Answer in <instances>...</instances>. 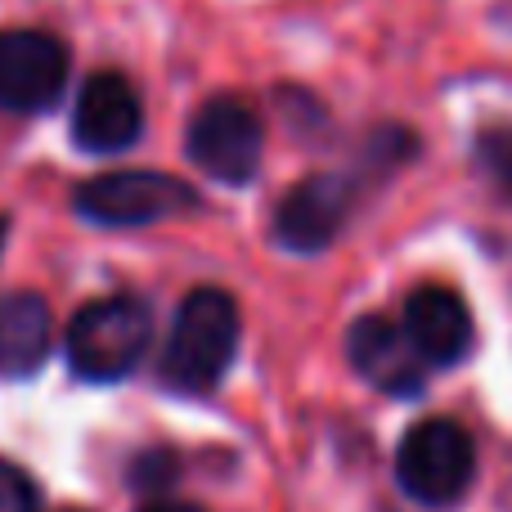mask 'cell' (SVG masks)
Segmentation results:
<instances>
[{"label":"cell","instance_id":"15","mask_svg":"<svg viewBox=\"0 0 512 512\" xmlns=\"http://www.w3.org/2000/svg\"><path fill=\"white\" fill-rule=\"evenodd\" d=\"M140 512H203L198 504H180V499H153V504H144Z\"/></svg>","mask_w":512,"mask_h":512},{"label":"cell","instance_id":"14","mask_svg":"<svg viewBox=\"0 0 512 512\" xmlns=\"http://www.w3.org/2000/svg\"><path fill=\"white\" fill-rule=\"evenodd\" d=\"M481 158H486L490 176L512 194V131H495L481 140Z\"/></svg>","mask_w":512,"mask_h":512},{"label":"cell","instance_id":"13","mask_svg":"<svg viewBox=\"0 0 512 512\" xmlns=\"http://www.w3.org/2000/svg\"><path fill=\"white\" fill-rule=\"evenodd\" d=\"M176 472H180L176 454H167V450H149V454H140V459H135V468H131V486H140V490H149V495H158V490H167L171 481H176Z\"/></svg>","mask_w":512,"mask_h":512},{"label":"cell","instance_id":"1","mask_svg":"<svg viewBox=\"0 0 512 512\" xmlns=\"http://www.w3.org/2000/svg\"><path fill=\"white\" fill-rule=\"evenodd\" d=\"M239 306L221 288H194L176 310V324L167 333L158 360V378L180 396H207L221 387L239 351Z\"/></svg>","mask_w":512,"mask_h":512},{"label":"cell","instance_id":"12","mask_svg":"<svg viewBox=\"0 0 512 512\" xmlns=\"http://www.w3.org/2000/svg\"><path fill=\"white\" fill-rule=\"evenodd\" d=\"M0 512H41L36 481L9 459H0Z\"/></svg>","mask_w":512,"mask_h":512},{"label":"cell","instance_id":"6","mask_svg":"<svg viewBox=\"0 0 512 512\" xmlns=\"http://www.w3.org/2000/svg\"><path fill=\"white\" fill-rule=\"evenodd\" d=\"M68 86V45L36 27L0 32V108L45 113Z\"/></svg>","mask_w":512,"mask_h":512},{"label":"cell","instance_id":"4","mask_svg":"<svg viewBox=\"0 0 512 512\" xmlns=\"http://www.w3.org/2000/svg\"><path fill=\"white\" fill-rule=\"evenodd\" d=\"M265 126L252 104L234 95H216L189 122V158L221 185H248L261 171Z\"/></svg>","mask_w":512,"mask_h":512},{"label":"cell","instance_id":"5","mask_svg":"<svg viewBox=\"0 0 512 512\" xmlns=\"http://www.w3.org/2000/svg\"><path fill=\"white\" fill-rule=\"evenodd\" d=\"M72 203L95 225L135 230V225H153L176 212H189L198 198L185 180L167 176V171H108V176H95V180H86V185H77Z\"/></svg>","mask_w":512,"mask_h":512},{"label":"cell","instance_id":"7","mask_svg":"<svg viewBox=\"0 0 512 512\" xmlns=\"http://www.w3.org/2000/svg\"><path fill=\"white\" fill-rule=\"evenodd\" d=\"M400 328H405L409 346L418 351V360L427 369H454V364L468 360L472 342H477L468 301L454 288H441V283H427V288L409 292Z\"/></svg>","mask_w":512,"mask_h":512},{"label":"cell","instance_id":"16","mask_svg":"<svg viewBox=\"0 0 512 512\" xmlns=\"http://www.w3.org/2000/svg\"><path fill=\"white\" fill-rule=\"evenodd\" d=\"M68 512H81V508H68Z\"/></svg>","mask_w":512,"mask_h":512},{"label":"cell","instance_id":"3","mask_svg":"<svg viewBox=\"0 0 512 512\" xmlns=\"http://www.w3.org/2000/svg\"><path fill=\"white\" fill-rule=\"evenodd\" d=\"M149 351V306L131 292L81 306L68 324V369L81 382H122Z\"/></svg>","mask_w":512,"mask_h":512},{"label":"cell","instance_id":"2","mask_svg":"<svg viewBox=\"0 0 512 512\" xmlns=\"http://www.w3.org/2000/svg\"><path fill=\"white\" fill-rule=\"evenodd\" d=\"M477 481V441L454 418H423L396 445V486L418 508H454Z\"/></svg>","mask_w":512,"mask_h":512},{"label":"cell","instance_id":"8","mask_svg":"<svg viewBox=\"0 0 512 512\" xmlns=\"http://www.w3.org/2000/svg\"><path fill=\"white\" fill-rule=\"evenodd\" d=\"M355 185L346 176H310L274 207V239L288 252H324L351 216Z\"/></svg>","mask_w":512,"mask_h":512},{"label":"cell","instance_id":"10","mask_svg":"<svg viewBox=\"0 0 512 512\" xmlns=\"http://www.w3.org/2000/svg\"><path fill=\"white\" fill-rule=\"evenodd\" d=\"M346 355L351 369L360 373L369 387L387 391V396H423L427 387V364L409 346L405 328L391 324L387 315H364L346 333Z\"/></svg>","mask_w":512,"mask_h":512},{"label":"cell","instance_id":"11","mask_svg":"<svg viewBox=\"0 0 512 512\" xmlns=\"http://www.w3.org/2000/svg\"><path fill=\"white\" fill-rule=\"evenodd\" d=\"M50 355V306L36 292L0 297V373L32 378Z\"/></svg>","mask_w":512,"mask_h":512},{"label":"cell","instance_id":"9","mask_svg":"<svg viewBox=\"0 0 512 512\" xmlns=\"http://www.w3.org/2000/svg\"><path fill=\"white\" fill-rule=\"evenodd\" d=\"M144 104L122 72H95L72 104V140L86 153H122L140 140Z\"/></svg>","mask_w":512,"mask_h":512}]
</instances>
